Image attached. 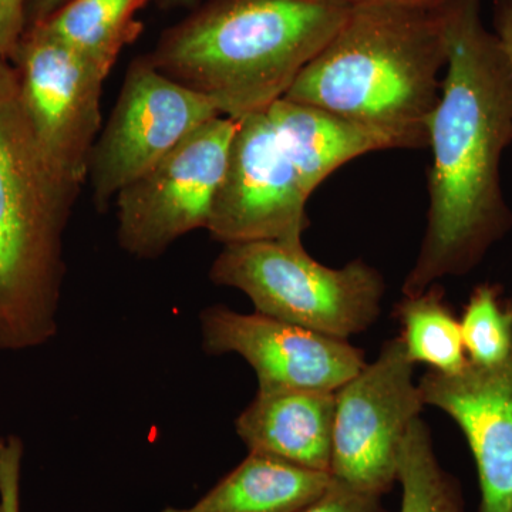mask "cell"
<instances>
[{
	"label": "cell",
	"mask_w": 512,
	"mask_h": 512,
	"mask_svg": "<svg viewBox=\"0 0 512 512\" xmlns=\"http://www.w3.org/2000/svg\"><path fill=\"white\" fill-rule=\"evenodd\" d=\"M156 2L163 8H180V6L190 8L197 3V0H156Z\"/></svg>",
	"instance_id": "d4e9b609"
},
{
	"label": "cell",
	"mask_w": 512,
	"mask_h": 512,
	"mask_svg": "<svg viewBox=\"0 0 512 512\" xmlns=\"http://www.w3.org/2000/svg\"><path fill=\"white\" fill-rule=\"evenodd\" d=\"M349 8L348 0H208L165 30L147 57L239 121L284 99Z\"/></svg>",
	"instance_id": "3957f363"
},
{
	"label": "cell",
	"mask_w": 512,
	"mask_h": 512,
	"mask_svg": "<svg viewBox=\"0 0 512 512\" xmlns=\"http://www.w3.org/2000/svg\"><path fill=\"white\" fill-rule=\"evenodd\" d=\"M350 5L357 3H379V5L407 6V8L441 9L456 0H348Z\"/></svg>",
	"instance_id": "cb8c5ba5"
},
{
	"label": "cell",
	"mask_w": 512,
	"mask_h": 512,
	"mask_svg": "<svg viewBox=\"0 0 512 512\" xmlns=\"http://www.w3.org/2000/svg\"><path fill=\"white\" fill-rule=\"evenodd\" d=\"M237 121L215 117L117 194V239L138 259H156L178 239L207 229Z\"/></svg>",
	"instance_id": "8992f818"
},
{
	"label": "cell",
	"mask_w": 512,
	"mask_h": 512,
	"mask_svg": "<svg viewBox=\"0 0 512 512\" xmlns=\"http://www.w3.org/2000/svg\"><path fill=\"white\" fill-rule=\"evenodd\" d=\"M301 512H387L380 495L356 490L333 477L332 483L318 500Z\"/></svg>",
	"instance_id": "d6986e66"
},
{
	"label": "cell",
	"mask_w": 512,
	"mask_h": 512,
	"mask_svg": "<svg viewBox=\"0 0 512 512\" xmlns=\"http://www.w3.org/2000/svg\"><path fill=\"white\" fill-rule=\"evenodd\" d=\"M25 446L20 437L0 439V512H20V476Z\"/></svg>",
	"instance_id": "ffe728a7"
},
{
	"label": "cell",
	"mask_w": 512,
	"mask_h": 512,
	"mask_svg": "<svg viewBox=\"0 0 512 512\" xmlns=\"http://www.w3.org/2000/svg\"><path fill=\"white\" fill-rule=\"evenodd\" d=\"M394 319L400 326L399 338L414 365L456 375L468 366L460 319L451 309L443 286L430 285L419 295H403L396 303Z\"/></svg>",
	"instance_id": "2e32d148"
},
{
	"label": "cell",
	"mask_w": 512,
	"mask_h": 512,
	"mask_svg": "<svg viewBox=\"0 0 512 512\" xmlns=\"http://www.w3.org/2000/svg\"><path fill=\"white\" fill-rule=\"evenodd\" d=\"M448 57L429 123V211L403 295L466 275L512 228L501 161L512 143V72L481 0L446 9Z\"/></svg>",
	"instance_id": "6da1fadb"
},
{
	"label": "cell",
	"mask_w": 512,
	"mask_h": 512,
	"mask_svg": "<svg viewBox=\"0 0 512 512\" xmlns=\"http://www.w3.org/2000/svg\"><path fill=\"white\" fill-rule=\"evenodd\" d=\"M10 63L37 143L60 177L82 190L110 73L42 26L26 30Z\"/></svg>",
	"instance_id": "52a82bcc"
},
{
	"label": "cell",
	"mask_w": 512,
	"mask_h": 512,
	"mask_svg": "<svg viewBox=\"0 0 512 512\" xmlns=\"http://www.w3.org/2000/svg\"><path fill=\"white\" fill-rule=\"evenodd\" d=\"M150 0H70L46 22L50 35L111 72L124 47L143 32L138 10Z\"/></svg>",
	"instance_id": "9a60e30c"
},
{
	"label": "cell",
	"mask_w": 512,
	"mask_h": 512,
	"mask_svg": "<svg viewBox=\"0 0 512 512\" xmlns=\"http://www.w3.org/2000/svg\"><path fill=\"white\" fill-rule=\"evenodd\" d=\"M426 406L463 431L476 461L478 512H512V362L495 369L468 363L463 372L427 370L419 380Z\"/></svg>",
	"instance_id": "7c38bea8"
},
{
	"label": "cell",
	"mask_w": 512,
	"mask_h": 512,
	"mask_svg": "<svg viewBox=\"0 0 512 512\" xmlns=\"http://www.w3.org/2000/svg\"><path fill=\"white\" fill-rule=\"evenodd\" d=\"M399 336L335 393L332 476L365 493L392 491L407 430L426 404Z\"/></svg>",
	"instance_id": "ba28073f"
},
{
	"label": "cell",
	"mask_w": 512,
	"mask_h": 512,
	"mask_svg": "<svg viewBox=\"0 0 512 512\" xmlns=\"http://www.w3.org/2000/svg\"><path fill=\"white\" fill-rule=\"evenodd\" d=\"M28 0H0V59L12 60L26 32Z\"/></svg>",
	"instance_id": "44dd1931"
},
{
	"label": "cell",
	"mask_w": 512,
	"mask_h": 512,
	"mask_svg": "<svg viewBox=\"0 0 512 512\" xmlns=\"http://www.w3.org/2000/svg\"><path fill=\"white\" fill-rule=\"evenodd\" d=\"M80 191L49 163L0 59V352L45 346L59 332L64 234Z\"/></svg>",
	"instance_id": "277c9868"
},
{
	"label": "cell",
	"mask_w": 512,
	"mask_h": 512,
	"mask_svg": "<svg viewBox=\"0 0 512 512\" xmlns=\"http://www.w3.org/2000/svg\"><path fill=\"white\" fill-rule=\"evenodd\" d=\"M332 480L325 471L249 453L190 508L161 512H301L325 493Z\"/></svg>",
	"instance_id": "5bb4252c"
},
{
	"label": "cell",
	"mask_w": 512,
	"mask_h": 512,
	"mask_svg": "<svg viewBox=\"0 0 512 512\" xmlns=\"http://www.w3.org/2000/svg\"><path fill=\"white\" fill-rule=\"evenodd\" d=\"M313 190L266 111L237 121L207 231L221 244L302 242Z\"/></svg>",
	"instance_id": "30bf717a"
},
{
	"label": "cell",
	"mask_w": 512,
	"mask_h": 512,
	"mask_svg": "<svg viewBox=\"0 0 512 512\" xmlns=\"http://www.w3.org/2000/svg\"><path fill=\"white\" fill-rule=\"evenodd\" d=\"M494 33L503 46L512 72V0H497L495 2Z\"/></svg>",
	"instance_id": "7402d4cb"
},
{
	"label": "cell",
	"mask_w": 512,
	"mask_h": 512,
	"mask_svg": "<svg viewBox=\"0 0 512 512\" xmlns=\"http://www.w3.org/2000/svg\"><path fill=\"white\" fill-rule=\"evenodd\" d=\"M70 0H28L26 5V30L46 22Z\"/></svg>",
	"instance_id": "603a6c76"
},
{
	"label": "cell",
	"mask_w": 512,
	"mask_h": 512,
	"mask_svg": "<svg viewBox=\"0 0 512 512\" xmlns=\"http://www.w3.org/2000/svg\"><path fill=\"white\" fill-rule=\"evenodd\" d=\"M200 333L205 355L247 360L258 389L335 393L367 365L365 352L349 340L224 305L202 309Z\"/></svg>",
	"instance_id": "8fae6325"
},
{
	"label": "cell",
	"mask_w": 512,
	"mask_h": 512,
	"mask_svg": "<svg viewBox=\"0 0 512 512\" xmlns=\"http://www.w3.org/2000/svg\"><path fill=\"white\" fill-rule=\"evenodd\" d=\"M210 279L244 292L261 315L343 340L375 325L386 291L382 274L363 259L329 268L302 242L224 245Z\"/></svg>",
	"instance_id": "5b68a950"
},
{
	"label": "cell",
	"mask_w": 512,
	"mask_h": 512,
	"mask_svg": "<svg viewBox=\"0 0 512 512\" xmlns=\"http://www.w3.org/2000/svg\"><path fill=\"white\" fill-rule=\"evenodd\" d=\"M208 97L165 76L146 56L128 66L116 107L101 131L87 180L97 210L150 170L202 124L220 117Z\"/></svg>",
	"instance_id": "9c48e42d"
},
{
	"label": "cell",
	"mask_w": 512,
	"mask_h": 512,
	"mask_svg": "<svg viewBox=\"0 0 512 512\" xmlns=\"http://www.w3.org/2000/svg\"><path fill=\"white\" fill-rule=\"evenodd\" d=\"M446 8L357 3L284 99L429 147L448 57Z\"/></svg>",
	"instance_id": "7a4b0ae2"
},
{
	"label": "cell",
	"mask_w": 512,
	"mask_h": 512,
	"mask_svg": "<svg viewBox=\"0 0 512 512\" xmlns=\"http://www.w3.org/2000/svg\"><path fill=\"white\" fill-rule=\"evenodd\" d=\"M396 483L402 487L400 512H464L460 483L441 467L421 417L413 421L400 446Z\"/></svg>",
	"instance_id": "e0dca14e"
},
{
	"label": "cell",
	"mask_w": 512,
	"mask_h": 512,
	"mask_svg": "<svg viewBox=\"0 0 512 512\" xmlns=\"http://www.w3.org/2000/svg\"><path fill=\"white\" fill-rule=\"evenodd\" d=\"M335 393L258 389L235 430L249 453L332 474Z\"/></svg>",
	"instance_id": "4fadbf2b"
},
{
	"label": "cell",
	"mask_w": 512,
	"mask_h": 512,
	"mask_svg": "<svg viewBox=\"0 0 512 512\" xmlns=\"http://www.w3.org/2000/svg\"><path fill=\"white\" fill-rule=\"evenodd\" d=\"M464 348L471 365L495 369L512 362V296L503 286L477 285L460 318Z\"/></svg>",
	"instance_id": "ac0fdd59"
}]
</instances>
